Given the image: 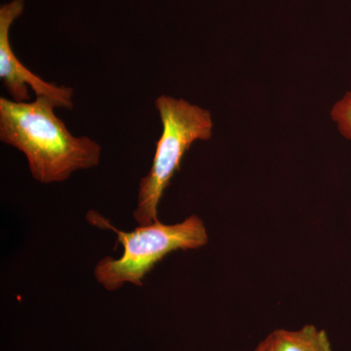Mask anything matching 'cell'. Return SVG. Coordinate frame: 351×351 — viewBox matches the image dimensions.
<instances>
[{
    "label": "cell",
    "instance_id": "obj_5",
    "mask_svg": "<svg viewBox=\"0 0 351 351\" xmlns=\"http://www.w3.org/2000/svg\"><path fill=\"white\" fill-rule=\"evenodd\" d=\"M267 338L272 351H332L326 331L314 325L294 331L276 330Z\"/></svg>",
    "mask_w": 351,
    "mask_h": 351
},
{
    "label": "cell",
    "instance_id": "obj_8",
    "mask_svg": "<svg viewBox=\"0 0 351 351\" xmlns=\"http://www.w3.org/2000/svg\"><path fill=\"white\" fill-rule=\"evenodd\" d=\"M254 351H256V350H254Z\"/></svg>",
    "mask_w": 351,
    "mask_h": 351
},
{
    "label": "cell",
    "instance_id": "obj_6",
    "mask_svg": "<svg viewBox=\"0 0 351 351\" xmlns=\"http://www.w3.org/2000/svg\"><path fill=\"white\" fill-rule=\"evenodd\" d=\"M331 117L336 122L341 135L351 141V91L335 104Z\"/></svg>",
    "mask_w": 351,
    "mask_h": 351
},
{
    "label": "cell",
    "instance_id": "obj_2",
    "mask_svg": "<svg viewBox=\"0 0 351 351\" xmlns=\"http://www.w3.org/2000/svg\"><path fill=\"white\" fill-rule=\"evenodd\" d=\"M86 218L92 226L114 232L123 246L121 257L104 258L95 269L97 281L108 291L117 290L125 283L142 286L147 274L168 254L196 250L209 240L204 223L195 215L175 225L157 221L129 232L119 230L94 210L88 212Z\"/></svg>",
    "mask_w": 351,
    "mask_h": 351
},
{
    "label": "cell",
    "instance_id": "obj_3",
    "mask_svg": "<svg viewBox=\"0 0 351 351\" xmlns=\"http://www.w3.org/2000/svg\"><path fill=\"white\" fill-rule=\"evenodd\" d=\"M162 132L149 174L138 186L134 218L140 226L158 221V205L171 180L180 170L182 157L197 141H209L213 134L211 112L184 99L161 95L156 99Z\"/></svg>",
    "mask_w": 351,
    "mask_h": 351
},
{
    "label": "cell",
    "instance_id": "obj_1",
    "mask_svg": "<svg viewBox=\"0 0 351 351\" xmlns=\"http://www.w3.org/2000/svg\"><path fill=\"white\" fill-rule=\"evenodd\" d=\"M57 108L48 97L25 103L0 98V141L25 154L32 178L43 184L66 181L100 163L101 145L71 135Z\"/></svg>",
    "mask_w": 351,
    "mask_h": 351
},
{
    "label": "cell",
    "instance_id": "obj_4",
    "mask_svg": "<svg viewBox=\"0 0 351 351\" xmlns=\"http://www.w3.org/2000/svg\"><path fill=\"white\" fill-rule=\"evenodd\" d=\"M24 6V0H12L0 8V80L13 101H29L31 87L36 96L48 97L58 108L71 110L75 107L73 88L44 82L25 68L14 53L9 34L14 21L22 15Z\"/></svg>",
    "mask_w": 351,
    "mask_h": 351
},
{
    "label": "cell",
    "instance_id": "obj_7",
    "mask_svg": "<svg viewBox=\"0 0 351 351\" xmlns=\"http://www.w3.org/2000/svg\"><path fill=\"white\" fill-rule=\"evenodd\" d=\"M256 351H272L269 339L267 337L256 348Z\"/></svg>",
    "mask_w": 351,
    "mask_h": 351
}]
</instances>
